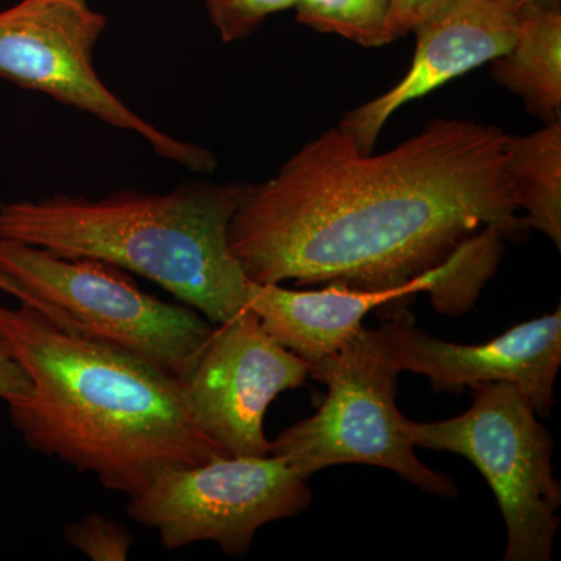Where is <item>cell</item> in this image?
<instances>
[{
  "label": "cell",
  "mask_w": 561,
  "mask_h": 561,
  "mask_svg": "<svg viewBox=\"0 0 561 561\" xmlns=\"http://www.w3.org/2000/svg\"><path fill=\"white\" fill-rule=\"evenodd\" d=\"M451 2L454 0H389L387 36L390 43L412 33L416 25Z\"/></svg>",
  "instance_id": "cell-18"
},
{
  "label": "cell",
  "mask_w": 561,
  "mask_h": 561,
  "mask_svg": "<svg viewBox=\"0 0 561 561\" xmlns=\"http://www.w3.org/2000/svg\"><path fill=\"white\" fill-rule=\"evenodd\" d=\"M471 391L470 411L435 423L405 419V434L415 448L459 454L478 468L507 529L504 561H549L561 505L551 434L512 383H478Z\"/></svg>",
  "instance_id": "cell-5"
},
{
  "label": "cell",
  "mask_w": 561,
  "mask_h": 561,
  "mask_svg": "<svg viewBox=\"0 0 561 561\" xmlns=\"http://www.w3.org/2000/svg\"><path fill=\"white\" fill-rule=\"evenodd\" d=\"M507 171L526 230H537L561 249V121L507 139Z\"/></svg>",
  "instance_id": "cell-14"
},
{
  "label": "cell",
  "mask_w": 561,
  "mask_h": 561,
  "mask_svg": "<svg viewBox=\"0 0 561 561\" xmlns=\"http://www.w3.org/2000/svg\"><path fill=\"white\" fill-rule=\"evenodd\" d=\"M501 247L493 231H483L438 267L391 289L360 290L331 283L324 289L298 291L249 279L247 308L279 345L312 365L343 348L364 328L368 313L390 302H408L421 291H430L440 312H467L496 271Z\"/></svg>",
  "instance_id": "cell-9"
},
{
  "label": "cell",
  "mask_w": 561,
  "mask_h": 561,
  "mask_svg": "<svg viewBox=\"0 0 561 561\" xmlns=\"http://www.w3.org/2000/svg\"><path fill=\"white\" fill-rule=\"evenodd\" d=\"M524 3L529 5L545 7V9L561 10V0H523Z\"/></svg>",
  "instance_id": "cell-21"
},
{
  "label": "cell",
  "mask_w": 561,
  "mask_h": 561,
  "mask_svg": "<svg viewBox=\"0 0 561 561\" xmlns=\"http://www.w3.org/2000/svg\"><path fill=\"white\" fill-rule=\"evenodd\" d=\"M247 184H181L168 194L0 203V241L95 257L158 284L213 324L247 309V278L228 228Z\"/></svg>",
  "instance_id": "cell-3"
},
{
  "label": "cell",
  "mask_w": 561,
  "mask_h": 561,
  "mask_svg": "<svg viewBox=\"0 0 561 561\" xmlns=\"http://www.w3.org/2000/svg\"><path fill=\"white\" fill-rule=\"evenodd\" d=\"M32 382L24 368L14 360L10 351L0 342V400L9 402L27 397Z\"/></svg>",
  "instance_id": "cell-19"
},
{
  "label": "cell",
  "mask_w": 561,
  "mask_h": 561,
  "mask_svg": "<svg viewBox=\"0 0 561 561\" xmlns=\"http://www.w3.org/2000/svg\"><path fill=\"white\" fill-rule=\"evenodd\" d=\"M0 290L16 298L20 302H25V305H31L33 308L39 309V311L46 313L49 319L60 321V317L57 316V312H55L54 309L44 305V302L41 301L38 297H35L31 290L25 289V287L22 286L21 280L14 278V276L7 272L2 265H0Z\"/></svg>",
  "instance_id": "cell-20"
},
{
  "label": "cell",
  "mask_w": 561,
  "mask_h": 561,
  "mask_svg": "<svg viewBox=\"0 0 561 561\" xmlns=\"http://www.w3.org/2000/svg\"><path fill=\"white\" fill-rule=\"evenodd\" d=\"M297 20L321 33H334L364 47L390 44L389 0H297Z\"/></svg>",
  "instance_id": "cell-15"
},
{
  "label": "cell",
  "mask_w": 561,
  "mask_h": 561,
  "mask_svg": "<svg viewBox=\"0 0 561 561\" xmlns=\"http://www.w3.org/2000/svg\"><path fill=\"white\" fill-rule=\"evenodd\" d=\"M105 27L106 18L88 3L21 0L0 11V79L136 133L160 157L192 172L216 171L209 150L158 130L103 84L95 72L94 47Z\"/></svg>",
  "instance_id": "cell-8"
},
{
  "label": "cell",
  "mask_w": 561,
  "mask_h": 561,
  "mask_svg": "<svg viewBox=\"0 0 561 561\" xmlns=\"http://www.w3.org/2000/svg\"><path fill=\"white\" fill-rule=\"evenodd\" d=\"M523 7V0H454L413 28L415 55L402 80L350 111L339 128L360 153H373L401 106L507 54L518 36Z\"/></svg>",
  "instance_id": "cell-12"
},
{
  "label": "cell",
  "mask_w": 561,
  "mask_h": 561,
  "mask_svg": "<svg viewBox=\"0 0 561 561\" xmlns=\"http://www.w3.org/2000/svg\"><path fill=\"white\" fill-rule=\"evenodd\" d=\"M507 133L434 119L382 154L341 128L306 144L275 176L247 184L228 245L253 283L404 286L481 232L526 230L507 171Z\"/></svg>",
  "instance_id": "cell-1"
},
{
  "label": "cell",
  "mask_w": 561,
  "mask_h": 561,
  "mask_svg": "<svg viewBox=\"0 0 561 561\" xmlns=\"http://www.w3.org/2000/svg\"><path fill=\"white\" fill-rule=\"evenodd\" d=\"M210 22L224 43L249 38L271 14L289 10L297 0H205Z\"/></svg>",
  "instance_id": "cell-17"
},
{
  "label": "cell",
  "mask_w": 561,
  "mask_h": 561,
  "mask_svg": "<svg viewBox=\"0 0 561 561\" xmlns=\"http://www.w3.org/2000/svg\"><path fill=\"white\" fill-rule=\"evenodd\" d=\"M62 537L94 561H125L130 557L135 537L124 524L91 513L62 529Z\"/></svg>",
  "instance_id": "cell-16"
},
{
  "label": "cell",
  "mask_w": 561,
  "mask_h": 561,
  "mask_svg": "<svg viewBox=\"0 0 561 561\" xmlns=\"http://www.w3.org/2000/svg\"><path fill=\"white\" fill-rule=\"evenodd\" d=\"M387 306L381 330L401 371L426 376L432 389L449 393L478 383H512L540 419L549 416L561 365V308L516 324L493 341L460 345L421 330L408 302Z\"/></svg>",
  "instance_id": "cell-11"
},
{
  "label": "cell",
  "mask_w": 561,
  "mask_h": 561,
  "mask_svg": "<svg viewBox=\"0 0 561 561\" xmlns=\"http://www.w3.org/2000/svg\"><path fill=\"white\" fill-rule=\"evenodd\" d=\"M70 2L87 3V0H70Z\"/></svg>",
  "instance_id": "cell-22"
},
{
  "label": "cell",
  "mask_w": 561,
  "mask_h": 561,
  "mask_svg": "<svg viewBox=\"0 0 561 561\" xmlns=\"http://www.w3.org/2000/svg\"><path fill=\"white\" fill-rule=\"evenodd\" d=\"M309 365L279 345L250 308L216 324L197 364L183 379L192 420L232 457L271 456L265 413L283 391L298 389Z\"/></svg>",
  "instance_id": "cell-10"
},
{
  "label": "cell",
  "mask_w": 561,
  "mask_h": 561,
  "mask_svg": "<svg viewBox=\"0 0 561 561\" xmlns=\"http://www.w3.org/2000/svg\"><path fill=\"white\" fill-rule=\"evenodd\" d=\"M0 265L81 334L130 351L181 381L216 328L191 306L147 294L111 262L0 241Z\"/></svg>",
  "instance_id": "cell-6"
},
{
  "label": "cell",
  "mask_w": 561,
  "mask_h": 561,
  "mask_svg": "<svg viewBox=\"0 0 561 561\" xmlns=\"http://www.w3.org/2000/svg\"><path fill=\"white\" fill-rule=\"evenodd\" d=\"M311 501L308 479L280 457L219 456L162 472L128 497L127 513L157 530L168 551L213 541L227 556L245 557L261 527L305 512Z\"/></svg>",
  "instance_id": "cell-7"
},
{
  "label": "cell",
  "mask_w": 561,
  "mask_h": 561,
  "mask_svg": "<svg viewBox=\"0 0 561 561\" xmlns=\"http://www.w3.org/2000/svg\"><path fill=\"white\" fill-rule=\"evenodd\" d=\"M0 342L32 382L7 402L33 451L138 496L162 472L228 456L187 409L181 379L130 351L62 330L20 302L0 306Z\"/></svg>",
  "instance_id": "cell-2"
},
{
  "label": "cell",
  "mask_w": 561,
  "mask_h": 561,
  "mask_svg": "<svg viewBox=\"0 0 561 561\" xmlns=\"http://www.w3.org/2000/svg\"><path fill=\"white\" fill-rule=\"evenodd\" d=\"M491 77L542 124L561 121V10L524 3L518 36Z\"/></svg>",
  "instance_id": "cell-13"
},
{
  "label": "cell",
  "mask_w": 561,
  "mask_h": 561,
  "mask_svg": "<svg viewBox=\"0 0 561 561\" xmlns=\"http://www.w3.org/2000/svg\"><path fill=\"white\" fill-rule=\"evenodd\" d=\"M400 373L382 330L362 328L337 353L309 365V376L328 387L327 398L311 419L271 442V456L306 479L335 465H371L397 472L424 493L459 496L453 478L416 457L397 405Z\"/></svg>",
  "instance_id": "cell-4"
}]
</instances>
